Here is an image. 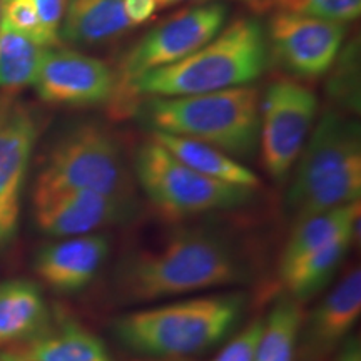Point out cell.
<instances>
[{"label": "cell", "mask_w": 361, "mask_h": 361, "mask_svg": "<svg viewBox=\"0 0 361 361\" xmlns=\"http://www.w3.org/2000/svg\"><path fill=\"white\" fill-rule=\"evenodd\" d=\"M250 264L233 239L213 229H184L161 245L124 256L114 273L116 295L147 303L246 283Z\"/></svg>", "instance_id": "1"}, {"label": "cell", "mask_w": 361, "mask_h": 361, "mask_svg": "<svg viewBox=\"0 0 361 361\" xmlns=\"http://www.w3.org/2000/svg\"><path fill=\"white\" fill-rule=\"evenodd\" d=\"M269 49L263 25L241 17L209 42L174 64L151 71L129 87L124 116L142 96L180 97L247 85L263 74Z\"/></svg>", "instance_id": "2"}, {"label": "cell", "mask_w": 361, "mask_h": 361, "mask_svg": "<svg viewBox=\"0 0 361 361\" xmlns=\"http://www.w3.org/2000/svg\"><path fill=\"white\" fill-rule=\"evenodd\" d=\"M239 293L200 296L133 311L116 319L114 333L126 350L151 358H188L223 341L241 319Z\"/></svg>", "instance_id": "3"}, {"label": "cell", "mask_w": 361, "mask_h": 361, "mask_svg": "<svg viewBox=\"0 0 361 361\" xmlns=\"http://www.w3.org/2000/svg\"><path fill=\"white\" fill-rule=\"evenodd\" d=\"M361 134L355 119L326 111L296 161L286 202L296 221L360 201Z\"/></svg>", "instance_id": "4"}, {"label": "cell", "mask_w": 361, "mask_h": 361, "mask_svg": "<svg viewBox=\"0 0 361 361\" xmlns=\"http://www.w3.org/2000/svg\"><path fill=\"white\" fill-rule=\"evenodd\" d=\"M259 104L258 89L241 85L196 96L151 97L144 116L152 130L209 144L238 159L258 147Z\"/></svg>", "instance_id": "5"}, {"label": "cell", "mask_w": 361, "mask_h": 361, "mask_svg": "<svg viewBox=\"0 0 361 361\" xmlns=\"http://www.w3.org/2000/svg\"><path fill=\"white\" fill-rule=\"evenodd\" d=\"M90 189L134 201V183L116 135L101 124H79L57 139L45 156L34 194Z\"/></svg>", "instance_id": "6"}, {"label": "cell", "mask_w": 361, "mask_h": 361, "mask_svg": "<svg viewBox=\"0 0 361 361\" xmlns=\"http://www.w3.org/2000/svg\"><path fill=\"white\" fill-rule=\"evenodd\" d=\"M134 173L151 204L164 218L176 221L234 209L246 204L255 192L196 173L154 139L137 147Z\"/></svg>", "instance_id": "7"}, {"label": "cell", "mask_w": 361, "mask_h": 361, "mask_svg": "<svg viewBox=\"0 0 361 361\" xmlns=\"http://www.w3.org/2000/svg\"><path fill=\"white\" fill-rule=\"evenodd\" d=\"M228 7L223 4H204L174 12L159 25L135 42L119 61L116 72V90L111 99L112 112L124 116V102L129 87L147 72L171 66L191 56L224 29Z\"/></svg>", "instance_id": "8"}, {"label": "cell", "mask_w": 361, "mask_h": 361, "mask_svg": "<svg viewBox=\"0 0 361 361\" xmlns=\"http://www.w3.org/2000/svg\"><path fill=\"white\" fill-rule=\"evenodd\" d=\"M318 99L296 80H276L259 104L261 161L271 178L284 180L313 129Z\"/></svg>", "instance_id": "9"}, {"label": "cell", "mask_w": 361, "mask_h": 361, "mask_svg": "<svg viewBox=\"0 0 361 361\" xmlns=\"http://www.w3.org/2000/svg\"><path fill=\"white\" fill-rule=\"evenodd\" d=\"M345 35V24L273 12L266 40L273 57L284 69L298 78H318L335 64Z\"/></svg>", "instance_id": "10"}, {"label": "cell", "mask_w": 361, "mask_h": 361, "mask_svg": "<svg viewBox=\"0 0 361 361\" xmlns=\"http://www.w3.org/2000/svg\"><path fill=\"white\" fill-rule=\"evenodd\" d=\"M37 135V117L29 106L0 101V247L17 233L22 191Z\"/></svg>", "instance_id": "11"}, {"label": "cell", "mask_w": 361, "mask_h": 361, "mask_svg": "<svg viewBox=\"0 0 361 361\" xmlns=\"http://www.w3.org/2000/svg\"><path fill=\"white\" fill-rule=\"evenodd\" d=\"M32 85L44 102L96 106L111 102L116 72L101 59L87 54L45 49Z\"/></svg>", "instance_id": "12"}, {"label": "cell", "mask_w": 361, "mask_h": 361, "mask_svg": "<svg viewBox=\"0 0 361 361\" xmlns=\"http://www.w3.org/2000/svg\"><path fill=\"white\" fill-rule=\"evenodd\" d=\"M34 211L35 223L44 233L56 238H74L129 219L134 201L90 189H66L34 194Z\"/></svg>", "instance_id": "13"}, {"label": "cell", "mask_w": 361, "mask_h": 361, "mask_svg": "<svg viewBox=\"0 0 361 361\" xmlns=\"http://www.w3.org/2000/svg\"><path fill=\"white\" fill-rule=\"evenodd\" d=\"M361 314V269L343 274L331 291L303 318L296 361H326L346 341Z\"/></svg>", "instance_id": "14"}, {"label": "cell", "mask_w": 361, "mask_h": 361, "mask_svg": "<svg viewBox=\"0 0 361 361\" xmlns=\"http://www.w3.org/2000/svg\"><path fill=\"white\" fill-rule=\"evenodd\" d=\"M109 251V241L102 234L64 238L39 252L35 271L54 290L80 291L97 276Z\"/></svg>", "instance_id": "15"}, {"label": "cell", "mask_w": 361, "mask_h": 361, "mask_svg": "<svg viewBox=\"0 0 361 361\" xmlns=\"http://www.w3.org/2000/svg\"><path fill=\"white\" fill-rule=\"evenodd\" d=\"M0 361H114L104 345L74 319L49 323L39 335L0 351Z\"/></svg>", "instance_id": "16"}, {"label": "cell", "mask_w": 361, "mask_h": 361, "mask_svg": "<svg viewBox=\"0 0 361 361\" xmlns=\"http://www.w3.org/2000/svg\"><path fill=\"white\" fill-rule=\"evenodd\" d=\"M126 0H67L59 37L82 47L114 40L133 29Z\"/></svg>", "instance_id": "17"}, {"label": "cell", "mask_w": 361, "mask_h": 361, "mask_svg": "<svg viewBox=\"0 0 361 361\" xmlns=\"http://www.w3.org/2000/svg\"><path fill=\"white\" fill-rule=\"evenodd\" d=\"M51 323L37 284L25 279L0 283V346L39 335Z\"/></svg>", "instance_id": "18"}, {"label": "cell", "mask_w": 361, "mask_h": 361, "mask_svg": "<svg viewBox=\"0 0 361 361\" xmlns=\"http://www.w3.org/2000/svg\"><path fill=\"white\" fill-rule=\"evenodd\" d=\"M360 206L361 202L335 207V209L323 211L296 221L290 239L281 252L279 259V276L286 274L301 261L310 258L324 245H328L333 238L343 231L360 226Z\"/></svg>", "instance_id": "19"}, {"label": "cell", "mask_w": 361, "mask_h": 361, "mask_svg": "<svg viewBox=\"0 0 361 361\" xmlns=\"http://www.w3.org/2000/svg\"><path fill=\"white\" fill-rule=\"evenodd\" d=\"M151 139L168 149L176 159H179L196 173L233 184V186L251 189V191H256L259 188V178L251 169L209 144L183 137V135L161 133V130H152Z\"/></svg>", "instance_id": "20"}, {"label": "cell", "mask_w": 361, "mask_h": 361, "mask_svg": "<svg viewBox=\"0 0 361 361\" xmlns=\"http://www.w3.org/2000/svg\"><path fill=\"white\" fill-rule=\"evenodd\" d=\"M355 238H358V228L340 233L322 250L313 252L310 258L301 261L286 274L279 276L293 300L301 303L322 291L340 268L343 258L355 243Z\"/></svg>", "instance_id": "21"}, {"label": "cell", "mask_w": 361, "mask_h": 361, "mask_svg": "<svg viewBox=\"0 0 361 361\" xmlns=\"http://www.w3.org/2000/svg\"><path fill=\"white\" fill-rule=\"evenodd\" d=\"M44 51L0 13V89L16 90L32 84Z\"/></svg>", "instance_id": "22"}, {"label": "cell", "mask_w": 361, "mask_h": 361, "mask_svg": "<svg viewBox=\"0 0 361 361\" xmlns=\"http://www.w3.org/2000/svg\"><path fill=\"white\" fill-rule=\"evenodd\" d=\"M301 323V303L291 296L279 300L264 319L255 361H296Z\"/></svg>", "instance_id": "23"}, {"label": "cell", "mask_w": 361, "mask_h": 361, "mask_svg": "<svg viewBox=\"0 0 361 361\" xmlns=\"http://www.w3.org/2000/svg\"><path fill=\"white\" fill-rule=\"evenodd\" d=\"M256 12H288L314 19L348 24L358 19L361 0H251Z\"/></svg>", "instance_id": "24"}, {"label": "cell", "mask_w": 361, "mask_h": 361, "mask_svg": "<svg viewBox=\"0 0 361 361\" xmlns=\"http://www.w3.org/2000/svg\"><path fill=\"white\" fill-rule=\"evenodd\" d=\"M2 17L20 34L32 39L35 44L49 49L56 45L59 40L52 37L40 24V19L35 12L34 4L30 0H4Z\"/></svg>", "instance_id": "25"}, {"label": "cell", "mask_w": 361, "mask_h": 361, "mask_svg": "<svg viewBox=\"0 0 361 361\" xmlns=\"http://www.w3.org/2000/svg\"><path fill=\"white\" fill-rule=\"evenodd\" d=\"M263 328L264 319H255L250 326L234 336L213 361H255Z\"/></svg>", "instance_id": "26"}, {"label": "cell", "mask_w": 361, "mask_h": 361, "mask_svg": "<svg viewBox=\"0 0 361 361\" xmlns=\"http://www.w3.org/2000/svg\"><path fill=\"white\" fill-rule=\"evenodd\" d=\"M37 12L40 24L54 39L59 40L62 19H64L67 0H30Z\"/></svg>", "instance_id": "27"}, {"label": "cell", "mask_w": 361, "mask_h": 361, "mask_svg": "<svg viewBox=\"0 0 361 361\" xmlns=\"http://www.w3.org/2000/svg\"><path fill=\"white\" fill-rule=\"evenodd\" d=\"M126 16L133 27L146 24L152 19V16L159 11L157 8V0H126L124 2Z\"/></svg>", "instance_id": "28"}, {"label": "cell", "mask_w": 361, "mask_h": 361, "mask_svg": "<svg viewBox=\"0 0 361 361\" xmlns=\"http://www.w3.org/2000/svg\"><path fill=\"white\" fill-rule=\"evenodd\" d=\"M335 361H361L360 336H348L338 348Z\"/></svg>", "instance_id": "29"}, {"label": "cell", "mask_w": 361, "mask_h": 361, "mask_svg": "<svg viewBox=\"0 0 361 361\" xmlns=\"http://www.w3.org/2000/svg\"><path fill=\"white\" fill-rule=\"evenodd\" d=\"M180 2H186V0H157V8L162 11V8H168V7H173L176 4H180ZM247 4L251 2V0H246Z\"/></svg>", "instance_id": "30"}, {"label": "cell", "mask_w": 361, "mask_h": 361, "mask_svg": "<svg viewBox=\"0 0 361 361\" xmlns=\"http://www.w3.org/2000/svg\"><path fill=\"white\" fill-rule=\"evenodd\" d=\"M151 361H186L184 358H154Z\"/></svg>", "instance_id": "31"}, {"label": "cell", "mask_w": 361, "mask_h": 361, "mask_svg": "<svg viewBox=\"0 0 361 361\" xmlns=\"http://www.w3.org/2000/svg\"><path fill=\"white\" fill-rule=\"evenodd\" d=\"M0 13H2V0H0Z\"/></svg>", "instance_id": "32"}, {"label": "cell", "mask_w": 361, "mask_h": 361, "mask_svg": "<svg viewBox=\"0 0 361 361\" xmlns=\"http://www.w3.org/2000/svg\"><path fill=\"white\" fill-rule=\"evenodd\" d=\"M2 2H4V0H2Z\"/></svg>", "instance_id": "33"}]
</instances>
